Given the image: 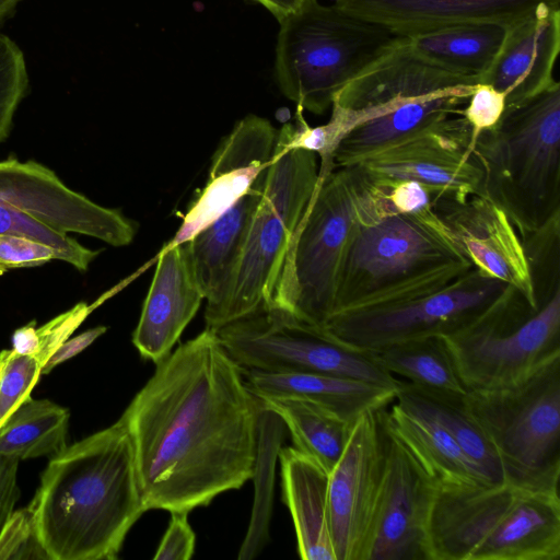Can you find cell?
<instances>
[{"label": "cell", "mask_w": 560, "mask_h": 560, "mask_svg": "<svg viewBox=\"0 0 560 560\" xmlns=\"http://www.w3.org/2000/svg\"><path fill=\"white\" fill-rule=\"evenodd\" d=\"M39 349V340L36 330V322L18 328L12 335V350L20 354L36 355Z\"/></svg>", "instance_id": "42"}, {"label": "cell", "mask_w": 560, "mask_h": 560, "mask_svg": "<svg viewBox=\"0 0 560 560\" xmlns=\"http://www.w3.org/2000/svg\"><path fill=\"white\" fill-rule=\"evenodd\" d=\"M42 364L35 355L7 350L0 371V427L26 399L40 376Z\"/></svg>", "instance_id": "33"}, {"label": "cell", "mask_w": 560, "mask_h": 560, "mask_svg": "<svg viewBox=\"0 0 560 560\" xmlns=\"http://www.w3.org/2000/svg\"><path fill=\"white\" fill-rule=\"evenodd\" d=\"M369 184L385 197L395 212L415 218L431 210L433 202L439 197H444L434 187L411 179Z\"/></svg>", "instance_id": "36"}, {"label": "cell", "mask_w": 560, "mask_h": 560, "mask_svg": "<svg viewBox=\"0 0 560 560\" xmlns=\"http://www.w3.org/2000/svg\"><path fill=\"white\" fill-rule=\"evenodd\" d=\"M5 354H7V350L5 349L0 351V371H1V366H2L3 360L5 358Z\"/></svg>", "instance_id": "45"}, {"label": "cell", "mask_w": 560, "mask_h": 560, "mask_svg": "<svg viewBox=\"0 0 560 560\" xmlns=\"http://www.w3.org/2000/svg\"><path fill=\"white\" fill-rule=\"evenodd\" d=\"M534 292L536 303L510 285L472 323L443 337L467 390L514 385L560 355V279Z\"/></svg>", "instance_id": "7"}, {"label": "cell", "mask_w": 560, "mask_h": 560, "mask_svg": "<svg viewBox=\"0 0 560 560\" xmlns=\"http://www.w3.org/2000/svg\"><path fill=\"white\" fill-rule=\"evenodd\" d=\"M396 396L430 413L454 438L469 460L490 485L505 481L498 454L471 418L464 395L427 390L398 380Z\"/></svg>", "instance_id": "28"}, {"label": "cell", "mask_w": 560, "mask_h": 560, "mask_svg": "<svg viewBox=\"0 0 560 560\" xmlns=\"http://www.w3.org/2000/svg\"><path fill=\"white\" fill-rule=\"evenodd\" d=\"M283 502L293 521L303 560H336L329 512V474L294 446L280 448Z\"/></svg>", "instance_id": "23"}, {"label": "cell", "mask_w": 560, "mask_h": 560, "mask_svg": "<svg viewBox=\"0 0 560 560\" xmlns=\"http://www.w3.org/2000/svg\"><path fill=\"white\" fill-rule=\"evenodd\" d=\"M428 560H558L559 491L510 481L439 486L427 532Z\"/></svg>", "instance_id": "3"}, {"label": "cell", "mask_w": 560, "mask_h": 560, "mask_svg": "<svg viewBox=\"0 0 560 560\" xmlns=\"http://www.w3.org/2000/svg\"><path fill=\"white\" fill-rule=\"evenodd\" d=\"M509 287L471 267L398 299L335 313L323 328L346 346L377 352L407 340L450 336L478 318Z\"/></svg>", "instance_id": "12"}, {"label": "cell", "mask_w": 560, "mask_h": 560, "mask_svg": "<svg viewBox=\"0 0 560 560\" xmlns=\"http://www.w3.org/2000/svg\"><path fill=\"white\" fill-rule=\"evenodd\" d=\"M28 84L24 52L11 37L0 32V143L10 135Z\"/></svg>", "instance_id": "32"}, {"label": "cell", "mask_w": 560, "mask_h": 560, "mask_svg": "<svg viewBox=\"0 0 560 560\" xmlns=\"http://www.w3.org/2000/svg\"><path fill=\"white\" fill-rule=\"evenodd\" d=\"M363 182L338 268L332 314L398 299L472 267L444 236L412 215L395 212Z\"/></svg>", "instance_id": "4"}, {"label": "cell", "mask_w": 560, "mask_h": 560, "mask_svg": "<svg viewBox=\"0 0 560 560\" xmlns=\"http://www.w3.org/2000/svg\"><path fill=\"white\" fill-rule=\"evenodd\" d=\"M258 411L212 329L158 362L122 412L147 510L189 513L252 479Z\"/></svg>", "instance_id": "1"}, {"label": "cell", "mask_w": 560, "mask_h": 560, "mask_svg": "<svg viewBox=\"0 0 560 560\" xmlns=\"http://www.w3.org/2000/svg\"><path fill=\"white\" fill-rule=\"evenodd\" d=\"M293 129L285 124L279 130L261 199L214 331L269 303L288 243L318 185L319 158L289 144Z\"/></svg>", "instance_id": "11"}, {"label": "cell", "mask_w": 560, "mask_h": 560, "mask_svg": "<svg viewBox=\"0 0 560 560\" xmlns=\"http://www.w3.org/2000/svg\"><path fill=\"white\" fill-rule=\"evenodd\" d=\"M267 9L278 22L296 10L304 0H253Z\"/></svg>", "instance_id": "43"}, {"label": "cell", "mask_w": 560, "mask_h": 560, "mask_svg": "<svg viewBox=\"0 0 560 560\" xmlns=\"http://www.w3.org/2000/svg\"><path fill=\"white\" fill-rule=\"evenodd\" d=\"M364 182L352 165L319 175L282 257L269 303L323 327L334 312L338 268Z\"/></svg>", "instance_id": "9"}, {"label": "cell", "mask_w": 560, "mask_h": 560, "mask_svg": "<svg viewBox=\"0 0 560 560\" xmlns=\"http://www.w3.org/2000/svg\"><path fill=\"white\" fill-rule=\"evenodd\" d=\"M464 404L498 454L506 481L559 491L560 355L514 385L468 390Z\"/></svg>", "instance_id": "10"}, {"label": "cell", "mask_w": 560, "mask_h": 560, "mask_svg": "<svg viewBox=\"0 0 560 560\" xmlns=\"http://www.w3.org/2000/svg\"><path fill=\"white\" fill-rule=\"evenodd\" d=\"M121 287L122 285H117L112 291L106 292L91 305L85 302H80L72 308L36 328L39 349L35 357L38 359L42 368L57 348L70 338V335L83 323L90 313Z\"/></svg>", "instance_id": "35"}, {"label": "cell", "mask_w": 560, "mask_h": 560, "mask_svg": "<svg viewBox=\"0 0 560 560\" xmlns=\"http://www.w3.org/2000/svg\"><path fill=\"white\" fill-rule=\"evenodd\" d=\"M289 429L294 447L318 463L328 474L340 459L354 423L296 396L257 397Z\"/></svg>", "instance_id": "27"}, {"label": "cell", "mask_w": 560, "mask_h": 560, "mask_svg": "<svg viewBox=\"0 0 560 560\" xmlns=\"http://www.w3.org/2000/svg\"><path fill=\"white\" fill-rule=\"evenodd\" d=\"M335 4L398 36H410L467 22L509 26L540 4L560 8V0H335Z\"/></svg>", "instance_id": "21"}, {"label": "cell", "mask_w": 560, "mask_h": 560, "mask_svg": "<svg viewBox=\"0 0 560 560\" xmlns=\"http://www.w3.org/2000/svg\"><path fill=\"white\" fill-rule=\"evenodd\" d=\"M20 460L0 455V530L13 512L20 497L18 468Z\"/></svg>", "instance_id": "40"}, {"label": "cell", "mask_w": 560, "mask_h": 560, "mask_svg": "<svg viewBox=\"0 0 560 560\" xmlns=\"http://www.w3.org/2000/svg\"><path fill=\"white\" fill-rule=\"evenodd\" d=\"M392 375L416 387L465 395L452 355L442 336H431L390 345L376 352Z\"/></svg>", "instance_id": "30"}, {"label": "cell", "mask_w": 560, "mask_h": 560, "mask_svg": "<svg viewBox=\"0 0 560 560\" xmlns=\"http://www.w3.org/2000/svg\"><path fill=\"white\" fill-rule=\"evenodd\" d=\"M69 417L67 408L30 397L0 427V455L19 460L54 456L67 446Z\"/></svg>", "instance_id": "29"}, {"label": "cell", "mask_w": 560, "mask_h": 560, "mask_svg": "<svg viewBox=\"0 0 560 560\" xmlns=\"http://www.w3.org/2000/svg\"><path fill=\"white\" fill-rule=\"evenodd\" d=\"M383 409L386 427L439 486L490 485L430 413L401 397Z\"/></svg>", "instance_id": "25"}, {"label": "cell", "mask_w": 560, "mask_h": 560, "mask_svg": "<svg viewBox=\"0 0 560 560\" xmlns=\"http://www.w3.org/2000/svg\"><path fill=\"white\" fill-rule=\"evenodd\" d=\"M385 428L383 475L362 560H428V522L438 483Z\"/></svg>", "instance_id": "15"}, {"label": "cell", "mask_w": 560, "mask_h": 560, "mask_svg": "<svg viewBox=\"0 0 560 560\" xmlns=\"http://www.w3.org/2000/svg\"><path fill=\"white\" fill-rule=\"evenodd\" d=\"M350 165L369 183L417 180L458 201L483 195V172L463 115Z\"/></svg>", "instance_id": "14"}, {"label": "cell", "mask_w": 560, "mask_h": 560, "mask_svg": "<svg viewBox=\"0 0 560 560\" xmlns=\"http://www.w3.org/2000/svg\"><path fill=\"white\" fill-rule=\"evenodd\" d=\"M276 78L296 106L322 115L336 94L398 39L390 30L335 3L304 0L279 21Z\"/></svg>", "instance_id": "6"}, {"label": "cell", "mask_w": 560, "mask_h": 560, "mask_svg": "<svg viewBox=\"0 0 560 560\" xmlns=\"http://www.w3.org/2000/svg\"><path fill=\"white\" fill-rule=\"evenodd\" d=\"M472 153L483 195L501 207L521 240L560 215V84L505 105L478 133Z\"/></svg>", "instance_id": "5"}, {"label": "cell", "mask_w": 560, "mask_h": 560, "mask_svg": "<svg viewBox=\"0 0 560 560\" xmlns=\"http://www.w3.org/2000/svg\"><path fill=\"white\" fill-rule=\"evenodd\" d=\"M448 242L477 270L521 291L536 303L523 242L504 210L485 195L432 206Z\"/></svg>", "instance_id": "17"}, {"label": "cell", "mask_w": 560, "mask_h": 560, "mask_svg": "<svg viewBox=\"0 0 560 560\" xmlns=\"http://www.w3.org/2000/svg\"><path fill=\"white\" fill-rule=\"evenodd\" d=\"M279 130L269 120L247 115L213 154L208 182L166 244L187 242L249 191L272 159Z\"/></svg>", "instance_id": "18"}, {"label": "cell", "mask_w": 560, "mask_h": 560, "mask_svg": "<svg viewBox=\"0 0 560 560\" xmlns=\"http://www.w3.org/2000/svg\"><path fill=\"white\" fill-rule=\"evenodd\" d=\"M50 560L37 529L32 503L10 514L0 530V560Z\"/></svg>", "instance_id": "34"}, {"label": "cell", "mask_w": 560, "mask_h": 560, "mask_svg": "<svg viewBox=\"0 0 560 560\" xmlns=\"http://www.w3.org/2000/svg\"><path fill=\"white\" fill-rule=\"evenodd\" d=\"M171 513L168 527L160 541L154 560H188L192 557L196 535L188 522V512Z\"/></svg>", "instance_id": "39"}, {"label": "cell", "mask_w": 560, "mask_h": 560, "mask_svg": "<svg viewBox=\"0 0 560 560\" xmlns=\"http://www.w3.org/2000/svg\"><path fill=\"white\" fill-rule=\"evenodd\" d=\"M283 425L275 412L259 402L256 456L252 476L255 480V500L249 526L240 548V560L256 558L269 540L275 467L281 448Z\"/></svg>", "instance_id": "31"}, {"label": "cell", "mask_w": 560, "mask_h": 560, "mask_svg": "<svg viewBox=\"0 0 560 560\" xmlns=\"http://www.w3.org/2000/svg\"><path fill=\"white\" fill-rule=\"evenodd\" d=\"M22 0H0V20L8 16Z\"/></svg>", "instance_id": "44"}, {"label": "cell", "mask_w": 560, "mask_h": 560, "mask_svg": "<svg viewBox=\"0 0 560 560\" xmlns=\"http://www.w3.org/2000/svg\"><path fill=\"white\" fill-rule=\"evenodd\" d=\"M202 300L186 242L165 245L156 256L155 272L132 334L140 355L154 364L166 358Z\"/></svg>", "instance_id": "19"}, {"label": "cell", "mask_w": 560, "mask_h": 560, "mask_svg": "<svg viewBox=\"0 0 560 560\" xmlns=\"http://www.w3.org/2000/svg\"><path fill=\"white\" fill-rule=\"evenodd\" d=\"M267 170L232 208L186 242L195 280L207 301L206 328L213 330L236 275Z\"/></svg>", "instance_id": "22"}, {"label": "cell", "mask_w": 560, "mask_h": 560, "mask_svg": "<svg viewBox=\"0 0 560 560\" xmlns=\"http://www.w3.org/2000/svg\"><path fill=\"white\" fill-rule=\"evenodd\" d=\"M508 26L495 22H467L405 36L422 58L462 77L481 78L492 66Z\"/></svg>", "instance_id": "26"}, {"label": "cell", "mask_w": 560, "mask_h": 560, "mask_svg": "<svg viewBox=\"0 0 560 560\" xmlns=\"http://www.w3.org/2000/svg\"><path fill=\"white\" fill-rule=\"evenodd\" d=\"M385 452L382 409L368 410L354 422L348 444L329 472L328 512L336 560H362Z\"/></svg>", "instance_id": "16"}, {"label": "cell", "mask_w": 560, "mask_h": 560, "mask_svg": "<svg viewBox=\"0 0 560 560\" xmlns=\"http://www.w3.org/2000/svg\"><path fill=\"white\" fill-rule=\"evenodd\" d=\"M68 233L120 247L133 241L137 225L119 210L100 206L72 190L52 170L36 161H0V235L42 242L56 250L58 260L86 271L101 252L83 246Z\"/></svg>", "instance_id": "8"}, {"label": "cell", "mask_w": 560, "mask_h": 560, "mask_svg": "<svg viewBox=\"0 0 560 560\" xmlns=\"http://www.w3.org/2000/svg\"><path fill=\"white\" fill-rule=\"evenodd\" d=\"M106 330L107 327L97 326L88 329L71 339H67L57 348V350L49 357V359L43 365V368L40 369V375L48 374L60 363H63L65 361L82 352L85 348L93 343V341H95L100 336L105 334Z\"/></svg>", "instance_id": "41"}, {"label": "cell", "mask_w": 560, "mask_h": 560, "mask_svg": "<svg viewBox=\"0 0 560 560\" xmlns=\"http://www.w3.org/2000/svg\"><path fill=\"white\" fill-rule=\"evenodd\" d=\"M58 255L50 246L32 238L13 235H0V276L12 269L37 267Z\"/></svg>", "instance_id": "37"}, {"label": "cell", "mask_w": 560, "mask_h": 560, "mask_svg": "<svg viewBox=\"0 0 560 560\" xmlns=\"http://www.w3.org/2000/svg\"><path fill=\"white\" fill-rule=\"evenodd\" d=\"M560 49V8L540 4L508 26L503 44L480 83L505 94V105L530 97L556 80Z\"/></svg>", "instance_id": "20"}, {"label": "cell", "mask_w": 560, "mask_h": 560, "mask_svg": "<svg viewBox=\"0 0 560 560\" xmlns=\"http://www.w3.org/2000/svg\"><path fill=\"white\" fill-rule=\"evenodd\" d=\"M31 503L50 560L117 559L148 511L122 415L51 456Z\"/></svg>", "instance_id": "2"}, {"label": "cell", "mask_w": 560, "mask_h": 560, "mask_svg": "<svg viewBox=\"0 0 560 560\" xmlns=\"http://www.w3.org/2000/svg\"><path fill=\"white\" fill-rule=\"evenodd\" d=\"M242 371L256 397H301L352 423L365 411L383 409L394 401L398 388L323 373Z\"/></svg>", "instance_id": "24"}, {"label": "cell", "mask_w": 560, "mask_h": 560, "mask_svg": "<svg viewBox=\"0 0 560 560\" xmlns=\"http://www.w3.org/2000/svg\"><path fill=\"white\" fill-rule=\"evenodd\" d=\"M215 332L244 370L323 373L398 386L376 352L346 346L323 327L276 305H264Z\"/></svg>", "instance_id": "13"}, {"label": "cell", "mask_w": 560, "mask_h": 560, "mask_svg": "<svg viewBox=\"0 0 560 560\" xmlns=\"http://www.w3.org/2000/svg\"><path fill=\"white\" fill-rule=\"evenodd\" d=\"M505 108V94L488 84H478L470 94L463 116L471 128L472 142L479 132L492 128Z\"/></svg>", "instance_id": "38"}]
</instances>
